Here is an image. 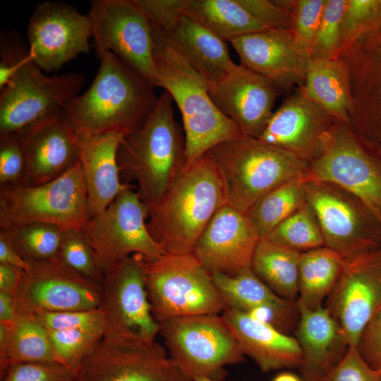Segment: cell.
<instances>
[{
    "label": "cell",
    "mask_w": 381,
    "mask_h": 381,
    "mask_svg": "<svg viewBox=\"0 0 381 381\" xmlns=\"http://www.w3.org/2000/svg\"><path fill=\"white\" fill-rule=\"evenodd\" d=\"M99 308L104 318V334L133 332L155 339L160 325L152 313L141 255L128 257L105 274Z\"/></svg>",
    "instance_id": "16"
},
{
    "label": "cell",
    "mask_w": 381,
    "mask_h": 381,
    "mask_svg": "<svg viewBox=\"0 0 381 381\" xmlns=\"http://www.w3.org/2000/svg\"><path fill=\"white\" fill-rule=\"evenodd\" d=\"M336 122L297 87L272 113L258 139L310 162L322 154Z\"/></svg>",
    "instance_id": "20"
},
{
    "label": "cell",
    "mask_w": 381,
    "mask_h": 381,
    "mask_svg": "<svg viewBox=\"0 0 381 381\" xmlns=\"http://www.w3.org/2000/svg\"><path fill=\"white\" fill-rule=\"evenodd\" d=\"M74 133L91 217L104 211L119 193L129 188L120 181L117 162L118 148L125 135L119 133Z\"/></svg>",
    "instance_id": "25"
},
{
    "label": "cell",
    "mask_w": 381,
    "mask_h": 381,
    "mask_svg": "<svg viewBox=\"0 0 381 381\" xmlns=\"http://www.w3.org/2000/svg\"><path fill=\"white\" fill-rule=\"evenodd\" d=\"M24 273L19 267L0 263V291L16 296Z\"/></svg>",
    "instance_id": "51"
},
{
    "label": "cell",
    "mask_w": 381,
    "mask_h": 381,
    "mask_svg": "<svg viewBox=\"0 0 381 381\" xmlns=\"http://www.w3.org/2000/svg\"><path fill=\"white\" fill-rule=\"evenodd\" d=\"M208 85L214 104L238 126L242 135L259 138L273 113L280 90L241 64H236L222 78Z\"/></svg>",
    "instance_id": "21"
},
{
    "label": "cell",
    "mask_w": 381,
    "mask_h": 381,
    "mask_svg": "<svg viewBox=\"0 0 381 381\" xmlns=\"http://www.w3.org/2000/svg\"><path fill=\"white\" fill-rule=\"evenodd\" d=\"M159 29L190 66L208 83L220 80L236 65L224 41L184 14L169 29Z\"/></svg>",
    "instance_id": "28"
},
{
    "label": "cell",
    "mask_w": 381,
    "mask_h": 381,
    "mask_svg": "<svg viewBox=\"0 0 381 381\" xmlns=\"http://www.w3.org/2000/svg\"><path fill=\"white\" fill-rule=\"evenodd\" d=\"M227 205L224 185L208 152L185 164L155 205L147 230L166 253H192L205 229Z\"/></svg>",
    "instance_id": "1"
},
{
    "label": "cell",
    "mask_w": 381,
    "mask_h": 381,
    "mask_svg": "<svg viewBox=\"0 0 381 381\" xmlns=\"http://www.w3.org/2000/svg\"><path fill=\"white\" fill-rule=\"evenodd\" d=\"M75 381H193L155 341L133 332L104 334Z\"/></svg>",
    "instance_id": "12"
},
{
    "label": "cell",
    "mask_w": 381,
    "mask_h": 381,
    "mask_svg": "<svg viewBox=\"0 0 381 381\" xmlns=\"http://www.w3.org/2000/svg\"><path fill=\"white\" fill-rule=\"evenodd\" d=\"M157 87H162L177 104L185 131V164L217 145L243 136L238 126L212 100L208 82L150 22Z\"/></svg>",
    "instance_id": "3"
},
{
    "label": "cell",
    "mask_w": 381,
    "mask_h": 381,
    "mask_svg": "<svg viewBox=\"0 0 381 381\" xmlns=\"http://www.w3.org/2000/svg\"><path fill=\"white\" fill-rule=\"evenodd\" d=\"M305 179L286 182L256 201L246 212L260 238L306 203Z\"/></svg>",
    "instance_id": "35"
},
{
    "label": "cell",
    "mask_w": 381,
    "mask_h": 381,
    "mask_svg": "<svg viewBox=\"0 0 381 381\" xmlns=\"http://www.w3.org/2000/svg\"><path fill=\"white\" fill-rule=\"evenodd\" d=\"M149 20L159 28L167 30L183 15V0H134Z\"/></svg>",
    "instance_id": "49"
},
{
    "label": "cell",
    "mask_w": 381,
    "mask_h": 381,
    "mask_svg": "<svg viewBox=\"0 0 381 381\" xmlns=\"http://www.w3.org/2000/svg\"><path fill=\"white\" fill-rule=\"evenodd\" d=\"M148 215L147 204L129 187L104 211L88 219L81 231L104 275L132 255L152 260L165 253L147 230Z\"/></svg>",
    "instance_id": "13"
},
{
    "label": "cell",
    "mask_w": 381,
    "mask_h": 381,
    "mask_svg": "<svg viewBox=\"0 0 381 381\" xmlns=\"http://www.w3.org/2000/svg\"><path fill=\"white\" fill-rule=\"evenodd\" d=\"M173 101L164 90L145 123L126 135L118 148L120 172L136 182L137 193L148 207L159 201L186 162Z\"/></svg>",
    "instance_id": "4"
},
{
    "label": "cell",
    "mask_w": 381,
    "mask_h": 381,
    "mask_svg": "<svg viewBox=\"0 0 381 381\" xmlns=\"http://www.w3.org/2000/svg\"><path fill=\"white\" fill-rule=\"evenodd\" d=\"M99 56L115 54L157 87L150 22L134 0H94L87 13Z\"/></svg>",
    "instance_id": "14"
},
{
    "label": "cell",
    "mask_w": 381,
    "mask_h": 381,
    "mask_svg": "<svg viewBox=\"0 0 381 381\" xmlns=\"http://www.w3.org/2000/svg\"><path fill=\"white\" fill-rule=\"evenodd\" d=\"M47 332L55 361L75 375L104 335V330L99 329Z\"/></svg>",
    "instance_id": "38"
},
{
    "label": "cell",
    "mask_w": 381,
    "mask_h": 381,
    "mask_svg": "<svg viewBox=\"0 0 381 381\" xmlns=\"http://www.w3.org/2000/svg\"><path fill=\"white\" fill-rule=\"evenodd\" d=\"M0 183L1 185L20 182L25 171V158L17 134L0 135Z\"/></svg>",
    "instance_id": "45"
},
{
    "label": "cell",
    "mask_w": 381,
    "mask_h": 381,
    "mask_svg": "<svg viewBox=\"0 0 381 381\" xmlns=\"http://www.w3.org/2000/svg\"><path fill=\"white\" fill-rule=\"evenodd\" d=\"M356 349L370 368L381 371V308L363 330Z\"/></svg>",
    "instance_id": "48"
},
{
    "label": "cell",
    "mask_w": 381,
    "mask_h": 381,
    "mask_svg": "<svg viewBox=\"0 0 381 381\" xmlns=\"http://www.w3.org/2000/svg\"><path fill=\"white\" fill-rule=\"evenodd\" d=\"M291 16V31L297 44L310 58L326 0H275Z\"/></svg>",
    "instance_id": "39"
},
{
    "label": "cell",
    "mask_w": 381,
    "mask_h": 381,
    "mask_svg": "<svg viewBox=\"0 0 381 381\" xmlns=\"http://www.w3.org/2000/svg\"><path fill=\"white\" fill-rule=\"evenodd\" d=\"M298 306L296 339L301 351L302 381H317L343 358L349 346L335 319L323 306L309 309Z\"/></svg>",
    "instance_id": "26"
},
{
    "label": "cell",
    "mask_w": 381,
    "mask_h": 381,
    "mask_svg": "<svg viewBox=\"0 0 381 381\" xmlns=\"http://www.w3.org/2000/svg\"><path fill=\"white\" fill-rule=\"evenodd\" d=\"M339 58L351 78L350 126L365 140L381 145V28L346 47Z\"/></svg>",
    "instance_id": "19"
},
{
    "label": "cell",
    "mask_w": 381,
    "mask_h": 381,
    "mask_svg": "<svg viewBox=\"0 0 381 381\" xmlns=\"http://www.w3.org/2000/svg\"><path fill=\"white\" fill-rule=\"evenodd\" d=\"M159 325L169 356L193 380L207 377L219 380L226 366L245 360L236 337L219 314L176 318Z\"/></svg>",
    "instance_id": "8"
},
{
    "label": "cell",
    "mask_w": 381,
    "mask_h": 381,
    "mask_svg": "<svg viewBox=\"0 0 381 381\" xmlns=\"http://www.w3.org/2000/svg\"><path fill=\"white\" fill-rule=\"evenodd\" d=\"M17 308L16 296L0 291V322L11 325L16 319Z\"/></svg>",
    "instance_id": "52"
},
{
    "label": "cell",
    "mask_w": 381,
    "mask_h": 381,
    "mask_svg": "<svg viewBox=\"0 0 381 381\" xmlns=\"http://www.w3.org/2000/svg\"><path fill=\"white\" fill-rule=\"evenodd\" d=\"M75 375L56 362L11 363L1 381H75Z\"/></svg>",
    "instance_id": "44"
},
{
    "label": "cell",
    "mask_w": 381,
    "mask_h": 381,
    "mask_svg": "<svg viewBox=\"0 0 381 381\" xmlns=\"http://www.w3.org/2000/svg\"><path fill=\"white\" fill-rule=\"evenodd\" d=\"M237 1L266 28L291 30L289 12L277 4L275 0H237Z\"/></svg>",
    "instance_id": "47"
},
{
    "label": "cell",
    "mask_w": 381,
    "mask_h": 381,
    "mask_svg": "<svg viewBox=\"0 0 381 381\" xmlns=\"http://www.w3.org/2000/svg\"><path fill=\"white\" fill-rule=\"evenodd\" d=\"M301 253L260 238L253 254L251 270L277 296L296 302Z\"/></svg>",
    "instance_id": "33"
},
{
    "label": "cell",
    "mask_w": 381,
    "mask_h": 381,
    "mask_svg": "<svg viewBox=\"0 0 381 381\" xmlns=\"http://www.w3.org/2000/svg\"><path fill=\"white\" fill-rule=\"evenodd\" d=\"M263 238L301 253L325 246L319 223L307 202Z\"/></svg>",
    "instance_id": "37"
},
{
    "label": "cell",
    "mask_w": 381,
    "mask_h": 381,
    "mask_svg": "<svg viewBox=\"0 0 381 381\" xmlns=\"http://www.w3.org/2000/svg\"><path fill=\"white\" fill-rule=\"evenodd\" d=\"M229 42L240 64L270 80L282 92L303 85L310 58L290 30H266Z\"/></svg>",
    "instance_id": "23"
},
{
    "label": "cell",
    "mask_w": 381,
    "mask_h": 381,
    "mask_svg": "<svg viewBox=\"0 0 381 381\" xmlns=\"http://www.w3.org/2000/svg\"><path fill=\"white\" fill-rule=\"evenodd\" d=\"M3 230L28 262L58 258L64 231L59 226L35 222Z\"/></svg>",
    "instance_id": "36"
},
{
    "label": "cell",
    "mask_w": 381,
    "mask_h": 381,
    "mask_svg": "<svg viewBox=\"0 0 381 381\" xmlns=\"http://www.w3.org/2000/svg\"><path fill=\"white\" fill-rule=\"evenodd\" d=\"M298 87L337 121L350 126L353 109L351 78L346 65L339 57L310 59L304 83Z\"/></svg>",
    "instance_id": "29"
},
{
    "label": "cell",
    "mask_w": 381,
    "mask_h": 381,
    "mask_svg": "<svg viewBox=\"0 0 381 381\" xmlns=\"http://www.w3.org/2000/svg\"><path fill=\"white\" fill-rule=\"evenodd\" d=\"M16 294L18 302L32 310H88L99 308L101 284L87 279L59 258L28 261Z\"/></svg>",
    "instance_id": "18"
},
{
    "label": "cell",
    "mask_w": 381,
    "mask_h": 381,
    "mask_svg": "<svg viewBox=\"0 0 381 381\" xmlns=\"http://www.w3.org/2000/svg\"><path fill=\"white\" fill-rule=\"evenodd\" d=\"M306 179L337 184L357 196L381 224V145L337 121L322 154L310 162Z\"/></svg>",
    "instance_id": "10"
},
{
    "label": "cell",
    "mask_w": 381,
    "mask_h": 381,
    "mask_svg": "<svg viewBox=\"0 0 381 381\" xmlns=\"http://www.w3.org/2000/svg\"><path fill=\"white\" fill-rule=\"evenodd\" d=\"M226 308L248 313L260 307H286L294 303L274 293L253 272L246 269L236 274H211Z\"/></svg>",
    "instance_id": "34"
},
{
    "label": "cell",
    "mask_w": 381,
    "mask_h": 381,
    "mask_svg": "<svg viewBox=\"0 0 381 381\" xmlns=\"http://www.w3.org/2000/svg\"><path fill=\"white\" fill-rule=\"evenodd\" d=\"M99 57L100 66L91 85L74 97L64 113L75 132L126 136L145 123L159 97L152 84L113 53Z\"/></svg>",
    "instance_id": "2"
},
{
    "label": "cell",
    "mask_w": 381,
    "mask_h": 381,
    "mask_svg": "<svg viewBox=\"0 0 381 381\" xmlns=\"http://www.w3.org/2000/svg\"><path fill=\"white\" fill-rule=\"evenodd\" d=\"M32 311L48 331L99 329L104 332V318L99 308L55 312Z\"/></svg>",
    "instance_id": "43"
},
{
    "label": "cell",
    "mask_w": 381,
    "mask_h": 381,
    "mask_svg": "<svg viewBox=\"0 0 381 381\" xmlns=\"http://www.w3.org/2000/svg\"><path fill=\"white\" fill-rule=\"evenodd\" d=\"M0 263L19 267L25 272L30 269V263L16 250L3 229L0 231Z\"/></svg>",
    "instance_id": "50"
},
{
    "label": "cell",
    "mask_w": 381,
    "mask_h": 381,
    "mask_svg": "<svg viewBox=\"0 0 381 381\" xmlns=\"http://www.w3.org/2000/svg\"><path fill=\"white\" fill-rule=\"evenodd\" d=\"M182 13L224 42L270 30L237 0H183Z\"/></svg>",
    "instance_id": "32"
},
{
    "label": "cell",
    "mask_w": 381,
    "mask_h": 381,
    "mask_svg": "<svg viewBox=\"0 0 381 381\" xmlns=\"http://www.w3.org/2000/svg\"><path fill=\"white\" fill-rule=\"evenodd\" d=\"M378 381H381V375H380V377H379Z\"/></svg>",
    "instance_id": "55"
},
{
    "label": "cell",
    "mask_w": 381,
    "mask_h": 381,
    "mask_svg": "<svg viewBox=\"0 0 381 381\" xmlns=\"http://www.w3.org/2000/svg\"><path fill=\"white\" fill-rule=\"evenodd\" d=\"M346 259L327 247L301 253L298 267L297 305L309 309L323 306L340 278Z\"/></svg>",
    "instance_id": "31"
},
{
    "label": "cell",
    "mask_w": 381,
    "mask_h": 381,
    "mask_svg": "<svg viewBox=\"0 0 381 381\" xmlns=\"http://www.w3.org/2000/svg\"><path fill=\"white\" fill-rule=\"evenodd\" d=\"M305 189L325 246L346 260L381 248V224L357 196L326 181L305 179Z\"/></svg>",
    "instance_id": "11"
},
{
    "label": "cell",
    "mask_w": 381,
    "mask_h": 381,
    "mask_svg": "<svg viewBox=\"0 0 381 381\" xmlns=\"http://www.w3.org/2000/svg\"><path fill=\"white\" fill-rule=\"evenodd\" d=\"M272 381H302L296 375L290 373H282L277 375Z\"/></svg>",
    "instance_id": "53"
},
{
    "label": "cell",
    "mask_w": 381,
    "mask_h": 381,
    "mask_svg": "<svg viewBox=\"0 0 381 381\" xmlns=\"http://www.w3.org/2000/svg\"><path fill=\"white\" fill-rule=\"evenodd\" d=\"M18 136L25 158L20 181L25 184L52 181L79 162L75 133L64 110L40 120Z\"/></svg>",
    "instance_id": "24"
},
{
    "label": "cell",
    "mask_w": 381,
    "mask_h": 381,
    "mask_svg": "<svg viewBox=\"0 0 381 381\" xmlns=\"http://www.w3.org/2000/svg\"><path fill=\"white\" fill-rule=\"evenodd\" d=\"M347 0H326L310 59L339 57L341 33Z\"/></svg>",
    "instance_id": "41"
},
{
    "label": "cell",
    "mask_w": 381,
    "mask_h": 381,
    "mask_svg": "<svg viewBox=\"0 0 381 381\" xmlns=\"http://www.w3.org/2000/svg\"><path fill=\"white\" fill-rule=\"evenodd\" d=\"M85 76H47L27 49L10 83L0 94V135H19L40 120L62 111L82 90Z\"/></svg>",
    "instance_id": "9"
},
{
    "label": "cell",
    "mask_w": 381,
    "mask_h": 381,
    "mask_svg": "<svg viewBox=\"0 0 381 381\" xmlns=\"http://www.w3.org/2000/svg\"><path fill=\"white\" fill-rule=\"evenodd\" d=\"M23 362L56 361L47 329L32 310L18 301L16 319L9 327L6 341L0 344L1 377L11 363Z\"/></svg>",
    "instance_id": "30"
},
{
    "label": "cell",
    "mask_w": 381,
    "mask_h": 381,
    "mask_svg": "<svg viewBox=\"0 0 381 381\" xmlns=\"http://www.w3.org/2000/svg\"><path fill=\"white\" fill-rule=\"evenodd\" d=\"M1 229L35 222L81 230L88 220L87 190L80 161L58 178L40 185H1Z\"/></svg>",
    "instance_id": "7"
},
{
    "label": "cell",
    "mask_w": 381,
    "mask_h": 381,
    "mask_svg": "<svg viewBox=\"0 0 381 381\" xmlns=\"http://www.w3.org/2000/svg\"><path fill=\"white\" fill-rule=\"evenodd\" d=\"M144 277L152 313L159 324L176 318L219 314L226 308L211 274L193 253H165L144 259Z\"/></svg>",
    "instance_id": "6"
},
{
    "label": "cell",
    "mask_w": 381,
    "mask_h": 381,
    "mask_svg": "<svg viewBox=\"0 0 381 381\" xmlns=\"http://www.w3.org/2000/svg\"><path fill=\"white\" fill-rule=\"evenodd\" d=\"M29 54L43 71L58 70L90 49L92 25L87 14L64 2L39 4L27 30Z\"/></svg>",
    "instance_id": "15"
},
{
    "label": "cell",
    "mask_w": 381,
    "mask_h": 381,
    "mask_svg": "<svg viewBox=\"0 0 381 381\" xmlns=\"http://www.w3.org/2000/svg\"><path fill=\"white\" fill-rule=\"evenodd\" d=\"M223 181L227 205L246 213L265 195L298 178H306L310 162L289 152L241 136L208 152Z\"/></svg>",
    "instance_id": "5"
},
{
    "label": "cell",
    "mask_w": 381,
    "mask_h": 381,
    "mask_svg": "<svg viewBox=\"0 0 381 381\" xmlns=\"http://www.w3.org/2000/svg\"><path fill=\"white\" fill-rule=\"evenodd\" d=\"M193 381H219L218 380L212 379L207 377H198L193 380Z\"/></svg>",
    "instance_id": "54"
},
{
    "label": "cell",
    "mask_w": 381,
    "mask_h": 381,
    "mask_svg": "<svg viewBox=\"0 0 381 381\" xmlns=\"http://www.w3.org/2000/svg\"><path fill=\"white\" fill-rule=\"evenodd\" d=\"M380 28L381 0H347L341 26V52L361 37Z\"/></svg>",
    "instance_id": "42"
},
{
    "label": "cell",
    "mask_w": 381,
    "mask_h": 381,
    "mask_svg": "<svg viewBox=\"0 0 381 381\" xmlns=\"http://www.w3.org/2000/svg\"><path fill=\"white\" fill-rule=\"evenodd\" d=\"M58 258L77 273L102 284L104 274L81 230H64Z\"/></svg>",
    "instance_id": "40"
},
{
    "label": "cell",
    "mask_w": 381,
    "mask_h": 381,
    "mask_svg": "<svg viewBox=\"0 0 381 381\" xmlns=\"http://www.w3.org/2000/svg\"><path fill=\"white\" fill-rule=\"evenodd\" d=\"M221 315L244 354L263 372L299 368L302 351L295 337L241 310L226 308Z\"/></svg>",
    "instance_id": "27"
},
{
    "label": "cell",
    "mask_w": 381,
    "mask_h": 381,
    "mask_svg": "<svg viewBox=\"0 0 381 381\" xmlns=\"http://www.w3.org/2000/svg\"><path fill=\"white\" fill-rule=\"evenodd\" d=\"M349 346L381 308V248L346 260L336 286L325 300Z\"/></svg>",
    "instance_id": "17"
},
{
    "label": "cell",
    "mask_w": 381,
    "mask_h": 381,
    "mask_svg": "<svg viewBox=\"0 0 381 381\" xmlns=\"http://www.w3.org/2000/svg\"><path fill=\"white\" fill-rule=\"evenodd\" d=\"M260 239L246 214L225 205L213 216L192 253L210 274L234 275L251 268Z\"/></svg>",
    "instance_id": "22"
},
{
    "label": "cell",
    "mask_w": 381,
    "mask_h": 381,
    "mask_svg": "<svg viewBox=\"0 0 381 381\" xmlns=\"http://www.w3.org/2000/svg\"><path fill=\"white\" fill-rule=\"evenodd\" d=\"M380 375L365 363L356 346H349L341 361L317 381H378Z\"/></svg>",
    "instance_id": "46"
}]
</instances>
